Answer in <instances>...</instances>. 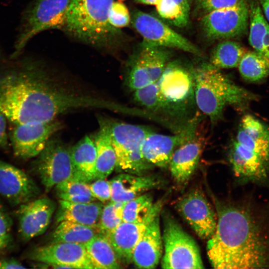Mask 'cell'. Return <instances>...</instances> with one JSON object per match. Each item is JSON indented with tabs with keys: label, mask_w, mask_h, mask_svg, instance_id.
Returning <instances> with one entry per match:
<instances>
[{
	"label": "cell",
	"mask_w": 269,
	"mask_h": 269,
	"mask_svg": "<svg viewBox=\"0 0 269 269\" xmlns=\"http://www.w3.org/2000/svg\"><path fill=\"white\" fill-rule=\"evenodd\" d=\"M215 231L207 252L221 269L269 268V216L249 201L219 205Z\"/></svg>",
	"instance_id": "cell-1"
},
{
	"label": "cell",
	"mask_w": 269,
	"mask_h": 269,
	"mask_svg": "<svg viewBox=\"0 0 269 269\" xmlns=\"http://www.w3.org/2000/svg\"><path fill=\"white\" fill-rule=\"evenodd\" d=\"M114 0H72L63 29L71 37L99 49L112 51L120 43L121 29L109 20Z\"/></svg>",
	"instance_id": "cell-2"
},
{
	"label": "cell",
	"mask_w": 269,
	"mask_h": 269,
	"mask_svg": "<svg viewBox=\"0 0 269 269\" xmlns=\"http://www.w3.org/2000/svg\"><path fill=\"white\" fill-rule=\"evenodd\" d=\"M194 74L195 103L212 123L222 118L226 107L245 106L257 99L210 63L194 70Z\"/></svg>",
	"instance_id": "cell-3"
},
{
	"label": "cell",
	"mask_w": 269,
	"mask_h": 269,
	"mask_svg": "<svg viewBox=\"0 0 269 269\" xmlns=\"http://www.w3.org/2000/svg\"><path fill=\"white\" fill-rule=\"evenodd\" d=\"M108 127L116 155V168L119 171L135 175L150 169L152 165L143 157L141 147L149 128L102 118Z\"/></svg>",
	"instance_id": "cell-4"
},
{
	"label": "cell",
	"mask_w": 269,
	"mask_h": 269,
	"mask_svg": "<svg viewBox=\"0 0 269 269\" xmlns=\"http://www.w3.org/2000/svg\"><path fill=\"white\" fill-rule=\"evenodd\" d=\"M72 0H34L24 12L11 58L17 57L36 35L49 29H63Z\"/></svg>",
	"instance_id": "cell-5"
},
{
	"label": "cell",
	"mask_w": 269,
	"mask_h": 269,
	"mask_svg": "<svg viewBox=\"0 0 269 269\" xmlns=\"http://www.w3.org/2000/svg\"><path fill=\"white\" fill-rule=\"evenodd\" d=\"M162 241L164 252L163 269L204 268L195 241L170 216H164Z\"/></svg>",
	"instance_id": "cell-6"
},
{
	"label": "cell",
	"mask_w": 269,
	"mask_h": 269,
	"mask_svg": "<svg viewBox=\"0 0 269 269\" xmlns=\"http://www.w3.org/2000/svg\"><path fill=\"white\" fill-rule=\"evenodd\" d=\"M156 83L166 113L181 114L195 102L194 70L178 62H169Z\"/></svg>",
	"instance_id": "cell-7"
},
{
	"label": "cell",
	"mask_w": 269,
	"mask_h": 269,
	"mask_svg": "<svg viewBox=\"0 0 269 269\" xmlns=\"http://www.w3.org/2000/svg\"><path fill=\"white\" fill-rule=\"evenodd\" d=\"M170 57L171 52L168 48L143 41L129 61L127 86L134 91L156 82Z\"/></svg>",
	"instance_id": "cell-8"
},
{
	"label": "cell",
	"mask_w": 269,
	"mask_h": 269,
	"mask_svg": "<svg viewBox=\"0 0 269 269\" xmlns=\"http://www.w3.org/2000/svg\"><path fill=\"white\" fill-rule=\"evenodd\" d=\"M38 156L33 165L34 169L46 191L73 178L70 148L60 140L50 139Z\"/></svg>",
	"instance_id": "cell-9"
},
{
	"label": "cell",
	"mask_w": 269,
	"mask_h": 269,
	"mask_svg": "<svg viewBox=\"0 0 269 269\" xmlns=\"http://www.w3.org/2000/svg\"><path fill=\"white\" fill-rule=\"evenodd\" d=\"M133 27L143 40L157 46L175 48L197 55H202L200 49L156 17L135 10L131 14Z\"/></svg>",
	"instance_id": "cell-10"
},
{
	"label": "cell",
	"mask_w": 269,
	"mask_h": 269,
	"mask_svg": "<svg viewBox=\"0 0 269 269\" xmlns=\"http://www.w3.org/2000/svg\"><path fill=\"white\" fill-rule=\"evenodd\" d=\"M249 9L244 0L232 6L205 14L200 23L206 37L227 40L241 35L247 29Z\"/></svg>",
	"instance_id": "cell-11"
},
{
	"label": "cell",
	"mask_w": 269,
	"mask_h": 269,
	"mask_svg": "<svg viewBox=\"0 0 269 269\" xmlns=\"http://www.w3.org/2000/svg\"><path fill=\"white\" fill-rule=\"evenodd\" d=\"M62 127L61 123L57 119L15 124L9 134L14 155L23 159L38 156L52 135Z\"/></svg>",
	"instance_id": "cell-12"
},
{
	"label": "cell",
	"mask_w": 269,
	"mask_h": 269,
	"mask_svg": "<svg viewBox=\"0 0 269 269\" xmlns=\"http://www.w3.org/2000/svg\"><path fill=\"white\" fill-rule=\"evenodd\" d=\"M26 257L54 269H95L84 244L51 243L32 249Z\"/></svg>",
	"instance_id": "cell-13"
},
{
	"label": "cell",
	"mask_w": 269,
	"mask_h": 269,
	"mask_svg": "<svg viewBox=\"0 0 269 269\" xmlns=\"http://www.w3.org/2000/svg\"><path fill=\"white\" fill-rule=\"evenodd\" d=\"M196 117L180 133L164 135L152 132L144 138L141 147L144 158L152 165L161 168L169 166L175 150L189 139L197 129L199 121Z\"/></svg>",
	"instance_id": "cell-14"
},
{
	"label": "cell",
	"mask_w": 269,
	"mask_h": 269,
	"mask_svg": "<svg viewBox=\"0 0 269 269\" xmlns=\"http://www.w3.org/2000/svg\"><path fill=\"white\" fill-rule=\"evenodd\" d=\"M177 209L192 229L202 239H210L217 224L216 215L204 194L192 190L177 203Z\"/></svg>",
	"instance_id": "cell-15"
},
{
	"label": "cell",
	"mask_w": 269,
	"mask_h": 269,
	"mask_svg": "<svg viewBox=\"0 0 269 269\" xmlns=\"http://www.w3.org/2000/svg\"><path fill=\"white\" fill-rule=\"evenodd\" d=\"M55 209L54 203L47 198L33 199L19 205L16 214L21 239L26 242L44 233Z\"/></svg>",
	"instance_id": "cell-16"
},
{
	"label": "cell",
	"mask_w": 269,
	"mask_h": 269,
	"mask_svg": "<svg viewBox=\"0 0 269 269\" xmlns=\"http://www.w3.org/2000/svg\"><path fill=\"white\" fill-rule=\"evenodd\" d=\"M38 188L24 171L0 160V195L11 205L19 206L38 194Z\"/></svg>",
	"instance_id": "cell-17"
},
{
	"label": "cell",
	"mask_w": 269,
	"mask_h": 269,
	"mask_svg": "<svg viewBox=\"0 0 269 269\" xmlns=\"http://www.w3.org/2000/svg\"><path fill=\"white\" fill-rule=\"evenodd\" d=\"M205 145V137L197 131L174 152L169 167L173 178L184 183L191 177L198 164Z\"/></svg>",
	"instance_id": "cell-18"
},
{
	"label": "cell",
	"mask_w": 269,
	"mask_h": 269,
	"mask_svg": "<svg viewBox=\"0 0 269 269\" xmlns=\"http://www.w3.org/2000/svg\"><path fill=\"white\" fill-rule=\"evenodd\" d=\"M162 242L159 214L148 224L136 244L132 262L138 268H155L161 260Z\"/></svg>",
	"instance_id": "cell-19"
},
{
	"label": "cell",
	"mask_w": 269,
	"mask_h": 269,
	"mask_svg": "<svg viewBox=\"0 0 269 269\" xmlns=\"http://www.w3.org/2000/svg\"><path fill=\"white\" fill-rule=\"evenodd\" d=\"M159 213H156L141 222L123 221L107 235L120 263L128 265L132 262L133 253L136 244L148 224Z\"/></svg>",
	"instance_id": "cell-20"
},
{
	"label": "cell",
	"mask_w": 269,
	"mask_h": 269,
	"mask_svg": "<svg viewBox=\"0 0 269 269\" xmlns=\"http://www.w3.org/2000/svg\"><path fill=\"white\" fill-rule=\"evenodd\" d=\"M235 139L269 162V126L257 118L250 114L243 116Z\"/></svg>",
	"instance_id": "cell-21"
},
{
	"label": "cell",
	"mask_w": 269,
	"mask_h": 269,
	"mask_svg": "<svg viewBox=\"0 0 269 269\" xmlns=\"http://www.w3.org/2000/svg\"><path fill=\"white\" fill-rule=\"evenodd\" d=\"M111 201L127 202L159 184L157 178L128 173L120 174L110 180Z\"/></svg>",
	"instance_id": "cell-22"
},
{
	"label": "cell",
	"mask_w": 269,
	"mask_h": 269,
	"mask_svg": "<svg viewBox=\"0 0 269 269\" xmlns=\"http://www.w3.org/2000/svg\"><path fill=\"white\" fill-rule=\"evenodd\" d=\"M72 179L88 183L96 179V149L92 137L86 135L70 148Z\"/></svg>",
	"instance_id": "cell-23"
},
{
	"label": "cell",
	"mask_w": 269,
	"mask_h": 269,
	"mask_svg": "<svg viewBox=\"0 0 269 269\" xmlns=\"http://www.w3.org/2000/svg\"><path fill=\"white\" fill-rule=\"evenodd\" d=\"M103 206L101 202L95 201L75 203L59 200L56 220L58 223L68 221L98 227Z\"/></svg>",
	"instance_id": "cell-24"
},
{
	"label": "cell",
	"mask_w": 269,
	"mask_h": 269,
	"mask_svg": "<svg viewBox=\"0 0 269 269\" xmlns=\"http://www.w3.org/2000/svg\"><path fill=\"white\" fill-rule=\"evenodd\" d=\"M99 123L100 129L92 137L96 149V179H106L116 165V152L108 127L102 118Z\"/></svg>",
	"instance_id": "cell-25"
},
{
	"label": "cell",
	"mask_w": 269,
	"mask_h": 269,
	"mask_svg": "<svg viewBox=\"0 0 269 269\" xmlns=\"http://www.w3.org/2000/svg\"><path fill=\"white\" fill-rule=\"evenodd\" d=\"M85 246L95 269H115L121 268L107 235L99 233L85 243Z\"/></svg>",
	"instance_id": "cell-26"
},
{
	"label": "cell",
	"mask_w": 269,
	"mask_h": 269,
	"mask_svg": "<svg viewBox=\"0 0 269 269\" xmlns=\"http://www.w3.org/2000/svg\"><path fill=\"white\" fill-rule=\"evenodd\" d=\"M100 233L98 227L63 221L59 223L51 236V243H72L85 244Z\"/></svg>",
	"instance_id": "cell-27"
},
{
	"label": "cell",
	"mask_w": 269,
	"mask_h": 269,
	"mask_svg": "<svg viewBox=\"0 0 269 269\" xmlns=\"http://www.w3.org/2000/svg\"><path fill=\"white\" fill-rule=\"evenodd\" d=\"M161 202L153 203L152 196L143 193L125 203L123 210V221L141 222L152 215L160 212Z\"/></svg>",
	"instance_id": "cell-28"
},
{
	"label": "cell",
	"mask_w": 269,
	"mask_h": 269,
	"mask_svg": "<svg viewBox=\"0 0 269 269\" xmlns=\"http://www.w3.org/2000/svg\"><path fill=\"white\" fill-rule=\"evenodd\" d=\"M247 51L239 43L228 39L219 43L213 49L210 63L215 67L228 69L238 66Z\"/></svg>",
	"instance_id": "cell-29"
},
{
	"label": "cell",
	"mask_w": 269,
	"mask_h": 269,
	"mask_svg": "<svg viewBox=\"0 0 269 269\" xmlns=\"http://www.w3.org/2000/svg\"><path fill=\"white\" fill-rule=\"evenodd\" d=\"M242 78L257 82L269 75V58L255 51H247L238 65Z\"/></svg>",
	"instance_id": "cell-30"
},
{
	"label": "cell",
	"mask_w": 269,
	"mask_h": 269,
	"mask_svg": "<svg viewBox=\"0 0 269 269\" xmlns=\"http://www.w3.org/2000/svg\"><path fill=\"white\" fill-rule=\"evenodd\" d=\"M191 0H159L156 4L159 15L170 24L184 27L188 23Z\"/></svg>",
	"instance_id": "cell-31"
},
{
	"label": "cell",
	"mask_w": 269,
	"mask_h": 269,
	"mask_svg": "<svg viewBox=\"0 0 269 269\" xmlns=\"http://www.w3.org/2000/svg\"><path fill=\"white\" fill-rule=\"evenodd\" d=\"M56 193L60 200L75 203H86L96 201L88 183L70 179L55 187Z\"/></svg>",
	"instance_id": "cell-32"
},
{
	"label": "cell",
	"mask_w": 269,
	"mask_h": 269,
	"mask_svg": "<svg viewBox=\"0 0 269 269\" xmlns=\"http://www.w3.org/2000/svg\"><path fill=\"white\" fill-rule=\"evenodd\" d=\"M250 20L249 42L255 50L263 53V40L269 24L257 3H253L249 10Z\"/></svg>",
	"instance_id": "cell-33"
},
{
	"label": "cell",
	"mask_w": 269,
	"mask_h": 269,
	"mask_svg": "<svg viewBox=\"0 0 269 269\" xmlns=\"http://www.w3.org/2000/svg\"><path fill=\"white\" fill-rule=\"evenodd\" d=\"M125 203L111 201L103 206L98 225L100 233L107 236L123 222Z\"/></svg>",
	"instance_id": "cell-34"
},
{
	"label": "cell",
	"mask_w": 269,
	"mask_h": 269,
	"mask_svg": "<svg viewBox=\"0 0 269 269\" xmlns=\"http://www.w3.org/2000/svg\"><path fill=\"white\" fill-rule=\"evenodd\" d=\"M134 99L146 110L155 113H166L156 82L134 91Z\"/></svg>",
	"instance_id": "cell-35"
},
{
	"label": "cell",
	"mask_w": 269,
	"mask_h": 269,
	"mask_svg": "<svg viewBox=\"0 0 269 269\" xmlns=\"http://www.w3.org/2000/svg\"><path fill=\"white\" fill-rule=\"evenodd\" d=\"M131 16L127 6L121 1H114L111 7L109 20L114 27L121 29L131 22Z\"/></svg>",
	"instance_id": "cell-36"
},
{
	"label": "cell",
	"mask_w": 269,
	"mask_h": 269,
	"mask_svg": "<svg viewBox=\"0 0 269 269\" xmlns=\"http://www.w3.org/2000/svg\"><path fill=\"white\" fill-rule=\"evenodd\" d=\"M94 197L102 202L110 200L111 187L110 181L105 179H98L91 184H89Z\"/></svg>",
	"instance_id": "cell-37"
},
{
	"label": "cell",
	"mask_w": 269,
	"mask_h": 269,
	"mask_svg": "<svg viewBox=\"0 0 269 269\" xmlns=\"http://www.w3.org/2000/svg\"><path fill=\"white\" fill-rule=\"evenodd\" d=\"M197 8L205 14L220 8L232 6L241 0H193Z\"/></svg>",
	"instance_id": "cell-38"
},
{
	"label": "cell",
	"mask_w": 269,
	"mask_h": 269,
	"mask_svg": "<svg viewBox=\"0 0 269 269\" xmlns=\"http://www.w3.org/2000/svg\"><path fill=\"white\" fill-rule=\"evenodd\" d=\"M12 220L4 205L0 201V235H10Z\"/></svg>",
	"instance_id": "cell-39"
},
{
	"label": "cell",
	"mask_w": 269,
	"mask_h": 269,
	"mask_svg": "<svg viewBox=\"0 0 269 269\" xmlns=\"http://www.w3.org/2000/svg\"><path fill=\"white\" fill-rule=\"evenodd\" d=\"M6 118L0 110V148L4 151L9 149L8 136L6 132Z\"/></svg>",
	"instance_id": "cell-40"
},
{
	"label": "cell",
	"mask_w": 269,
	"mask_h": 269,
	"mask_svg": "<svg viewBox=\"0 0 269 269\" xmlns=\"http://www.w3.org/2000/svg\"><path fill=\"white\" fill-rule=\"evenodd\" d=\"M23 268H25V267L16 259L0 256V269Z\"/></svg>",
	"instance_id": "cell-41"
},
{
	"label": "cell",
	"mask_w": 269,
	"mask_h": 269,
	"mask_svg": "<svg viewBox=\"0 0 269 269\" xmlns=\"http://www.w3.org/2000/svg\"><path fill=\"white\" fill-rule=\"evenodd\" d=\"M13 245V240L10 234L0 235V256L11 249Z\"/></svg>",
	"instance_id": "cell-42"
},
{
	"label": "cell",
	"mask_w": 269,
	"mask_h": 269,
	"mask_svg": "<svg viewBox=\"0 0 269 269\" xmlns=\"http://www.w3.org/2000/svg\"><path fill=\"white\" fill-rule=\"evenodd\" d=\"M263 55L269 58V24L268 26L266 32L263 38Z\"/></svg>",
	"instance_id": "cell-43"
},
{
	"label": "cell",
	"mask_w": 269,
	"mask_h": 269,
	"mask_svg": "<svg viewBox=\"0 0 269 269\" xmlns=\"http://www.w3.org/2000/svg\"><path fill=\"white\" fill-rule=\"evenodd\" d=\"M260 2L267 20L269 22V0H260Z\"/></svg>",
	"instance_id": "cell-44"
},
{
	"label": "cell",
	"mask_w": 269,
	"mask_h": 269,
	"mask_svg": "<svg viewBox=\"0 0 269 269\" xmlns=\"http://www.w3.org/2000/svg\"><path fill=\"white\" fill-rule=\"evenodd\" d=\"M159 0H135V1L139 3L156 5Z\"/></svg>",
	"instance_id": "cell-45"
},
{
	"label": "cell",
	"mask_w": 269,
	"mask_h": 269,
	"mask_svg": "<svg viewBox=\"0 0 269 269\" xmlns=\"http://www.w3.org/2000/svg\"><path fill=\"white\" fill-rule=\"evenodd\" d=\"M119 1H124V0H119Z\"/></svg>",
	"instance_id": "cell-46"
}]
</instances>
